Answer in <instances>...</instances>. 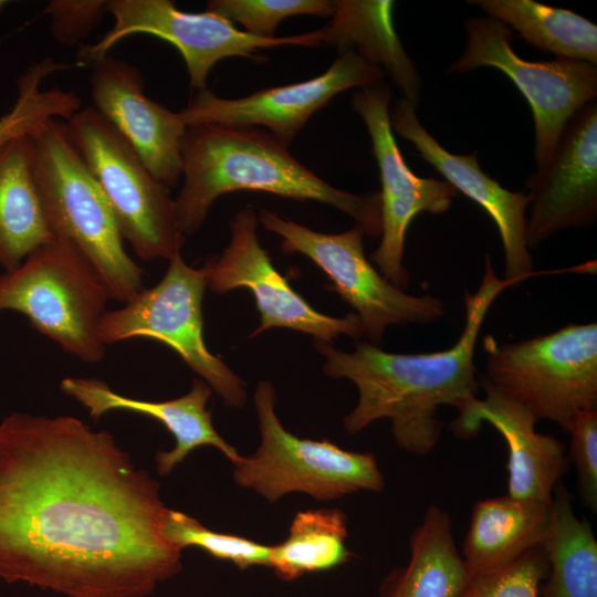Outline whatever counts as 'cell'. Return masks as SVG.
<instances>
[{
	"label": "cell",
	"instance_id": "cell-1",
	"mask_svg": "<svg viewBox=\"0 0 597 597\" xmlns=\"http://www.w3.org/2000/svg\"><path fill=\"white\" fill-rule=\"evenodd\" d=\"M159 484L72 416L0 421V578L65 597H147L181 567Z\"/></svg>",
	"mask_w": 597,
	"mask_h": 597
},
{
	"label": "cell",
	"instance_id": "cell-2",
	"mask_svg": "<svg viewBox=\"0 0 597 597\" xmlns=\"http://www.w3.org/2000/svg\"><path fill=\"white\" fill-rule=\"evenodd\" d=\"M514 283L500 279L491 258L474 293L464 292V326L449 348L419 354H397L378 345L359 342L353 352L331 343L314 341L325 359L326 375L355 384L358 401L344 418V427L355 434L379 419H390L396 443L405 451L423 455L438 443L443 422L441 406L457 410L476 397L481 388L474 354L483 322L496 297Z\"/></svg>",
	"mask_w": 597,
	"mask_h": 597
},
{
	"label": "cell",
	"instance_id": "cell-3",
	"mask_svg": "<svg viewBox=\"0 0 597 597\" xmlns=\"http://www.w3.org/2000/svg\"><path fill=\"white\" fill-rule=\"evenodd\" d=\"M181 176L184 184L174 199V210L184 237L201 228L217 198L233 191L318 201L348 214L365 235L375 238L381 232L379 192L358 195L331 186L259 127L187 126Z\"/></svg>",
	"mask_w": 597,
	"mask_h": 597
},
{
	"label": "cell",
	"instance_id": "cell-4",
	"mask_svg": "<svg viewBox=\"0 0 597 597\" xmlns=\"http://www.w3.org/2000/svg\"><path fill=\"white\" fill-rule=\"evenodd\" d=\"M32 142L34 178L52 233L84 256L111 300L129 302L144 289L143 270L127 253L114 212L66 123L50 121Z\"/></svg>",
	"mask_w": 597,
	"mask_h": 597
},
{
	"label": "cell",
	"instance_id": "cell-5",
	"mask_svg": "<svg viewBox=\"0 0 597 597\" xmlns=\"http://www.w3.org/2000/svg\"><path fill=\"white\" fill-rule=\"evenodd\" d=\"M480 381L525 407L536 420L567 431L575 416L597 406V324H568L513 343L482 338Z\"/></svg>",
	"mask_w": 597,
	"mask_h": 597
},
{
	"label": "cell",
	"instance_id": "cell-6",
	"mask_svg": "<svg viewBox=\"0 0 597 597\" xmlns=\"http://www.w3.org/2000/svg\"><path fill=\"white\" fill-rule=\"evenodd\" d=\"M108 292L70 242L55 238L0 275V311L24 315L40 334L84 363L104 358L98 326Z\"/></svg>",
	"mask_w": 597,
	"mask_h": 597
},
{
	"label": "cell",
	"instance_id": "cell-7",
	"mask_svg": "<svg viewBox=\"0 0 597 597\" xmlns=\"http://www.w3.org/2000/svg\"><path fill=\"white\" fill-rule=\"evenodd\" d=\"M275 401L273 385L260 380L254 406L261 443L254 454L240 455L232 463L238 485L254 490L271 503L291 492L334 500L359 491L383 490L384 475L373 453L294 436L279 420Z\"/></svg>",
	"mask_w": 597,
	"mask_h": 597
},
{
	"label": "cell",
	"instance_id": "cell-8",
	"mask_svg": "<svg viewBox=\"0 0 597 597\" xmlns=\"http://www.w3.org/2000/svg\"><path fill=\"white\" fill-rule=\"evenodd\" d=\"M66 126L135 254L144 261H169L180 253L184 235L169 189L123 135L93 106L78 109Z\"/></svg>",
	"mask_w": 597,
	"mask_h": 597
},
{
	"label": "cell",
	"instance_id": "cell-9",
	"mask_svg": "<svg viewBox=\"0 0 597 597\" xmlns=\"http://www.w3.org/2000/svg\"><path fill=\"white\" fill-rule=\"evenodd\" d=\"M161 280L143 289L119 308L105 311L98 336L106 346L135 337L170 347L226 405L241 408L247 401L243 380L206 346L202 300L207 287L205 266L188 265L176 254Z\"/></svg>",
	"mask_w": 597,
	"mask_h": 597
},
{
	"label": "cell",
	"instance_id": "cell-10",
	"mask_svg": "<svg viewBox=\"0 0 597 597\" xmlns=\"http://www.w3.org/2000/svg\"><path fill=\"white\" fill-rule=\"evenodd\" d=\"M259 222L282 238L284 253L311 259L359 318L362 335L379 344L391 325L427 324L443 316L442 300L407 294L386 280L366 258L364 230L355 224L342 233H323L261 209Z\"/></svg>",
	"mask_w": 597,
	"mask_h": 597
},
{
	"label": "cell",
	"instance_id": "cell-11",
	"mask_svg": "<svg viewBox=\"0 0 597 597\" xmlns=\"http://www.w3.org/2000/svg\"><path fill=\"white\" fill-rule=\"evenodd\" d=\"M464 27V51L447 72L494 67L511 78L533 114L536 167L545 166L568 121L596 101L597 66L562 57L542 62L524 60L512 48V30L488 15L469 18Z\"/></svg>",
	"mask_w": 597,
	"mask_h": 597
},
{
	"label": "cell",
	"instance_id": "cell-12",
	"mask_svg": "<svg viewBox=\"0 0 597 597\" xmlns=\"http://www.w3.org/2000/svg\"><path fill=\"white\" fill-rule=\"evenodd\" d=\"M107 12L114 17L113 28L95 44L86 46L83 61L92 63L106 56L126 36L150 34L171 43L182 55L190 85L207 88L213 65L232 56L263 62L261 49L282 45H322L320 30L290 36L261 38L239 30L230 20L213 13L185 12L169 0H107Z\"/></svg>",
	"mask_w": 597,
	"mask_h": 597
},
{
	"label": "cell",
	"instance_id": "cell-13",
	"mask_svg": "<svg viewBox=\"0 0 597 597\" xmlns=\"http://www.w3.org/2000/svg\"><path fill=\"white\" fill-rule=\"evenodd\" d=\"M390 100L389 85L379 80L356 91L352 105L366 125L381 182V239L371 260L386 280L405 291L410 281L404 265L410 222L420 212H446L457 190L446 180L419 177L408 167L392 133Z\"/></svg>",
	"mask_w": 597,
	"mask_h": 597
},
{
	"label": "cell",
	"instance_id": "cell-14",
	"mask_svg": "<svg viewBox=\"0 0 597 597\" xmlns=\"http://www.w3.org/2000/svg\"><path fill=\"white\" fill-rule=\"evenodd\" d=\"M258 216L251 208L240 210L231 220V239L220 256L206 263L207 287L223 294L247 289L254 297L261 322L255 336L269 328L284 327L310 334L314 341L332 343L339 335H362L355 313L334 317L316 311L274 268L258 238Z\"/></svg>",
	"mask_w": 597,
	"mask_h": 597
},
{
	"label": "cell",
	"instance_id": "cell-15",
	"mask_svg": "<svg viewBox=\"0 0 597 597\" xmlns=\"http://www.w3.org/2000/svg\"><path fill=\"white\" fill-rule=\"evenodd\" d=\"M384 76L379 67L356 53L346 52L318 76L264 88L244 97L223 98L208 88L197 91L180 114L187 126L264 127L289 146L311 116L335 95L353 87L362 88Z\"/></svg>",
	"mask_w": 597,
	"mask_h": 597
},
{
	"label": "cell",
	"instance_id": "cell-16",
	"mask_svg": "<svg viewBox=\"0 0 597 597\" xmlns=\"http://www.w3.org/2000/svg\"><path fill=\"white\" fill-rule=\"evenodd\" d=\"M530 213L526 244L533 249L559 231L597 219V103L582 107L566 124L548 163L526 182Z\"/></svg>",
	"mask_w": 597,
	"mask_h": 597
},
{
	"label": "cell",
	"instance_id": "cell-17",
	"mask_svg": "<svg viewBox=\"0 0 597 597\" xmlns=\"http://www.w3.org/2000/svg\"><path fill=\"white\" fill-rule=\"evenodd\" d=\"M91 64L93 107L123 135L165 187L176 186L181 176V144L187 128L180 112L145 95L137 66L107 55Z\"/></svg>",
	"mask_w": 597,
	"mask_h": 597
},
{
	"label": "cell",
	"instance_id": "cell-18",
	"mask_svg": "<svg viewBox=\"0 0 597 597\" xmlns=\"http://www.w3.org/2000/svg\"><path fill=\"white\" fill-rule=\"evenodd\" d=\"M416 105L400 97L389 112L392 130L409 140L419 156L434 167L457 191L479 205L493 220L503 247L504 280L514 284L533 274V258L526 244L524 191H511L484 172L475 154L447 150L420 123Z\"/></svg>",
	"mask_w": 597,
	"mask_h": 597
},
{
	"label": "cell",
	"instance_id": "cell-19",
	"mask_svg": "<svg viewBox=\"0 0 597 597\" xmlns=\"http://www.w3.org/2000/svg\"><path fill=\"white\" fill-rule=\"evenodd\" d=\"M484 397H473L457 411L450 427L458 438L475 437L484 422L504 439L509 450L507 495L551 504L556 485L569 469L565 446L536 431V418L521 404L480 381Z\"/></svg>",
	"mask_w": 597,
	"mask_h": 597
},
{
	"label": "cell",
	"instance_id": "cell-20",
	"mask_svg": "<svg viewBox=\"0 0 597 597\" xmlns=\"http://www.w3.org/2000/svg\"><path fill=\"white\" fill-rule=\"evenodd\" d=\"M61 390L84 406L92 418L98 419L114 410L148 416L159 421L174 437L176 444L170 451L156 453L160 475L172 469L200 446H213L232 463L240 457L214 429L207 402L211 387L201 378L192 381L191 389L184 396L166 401H147L123 396L112 390L106 383L96 378L65 377Z\"/></svg>",
	"mask_w": 597,
	"mask_h": 597
},
{
	"label": "cell",
	"instance_id": "cell-21",
	"mask_svg": "<svg viewBox=\"0 0 597 597\" xmlns=\"http://www.w3.org/2000/svg\"><path fill=\"white\" fill-rule=\"evenodd\" d=\"M551 523L552 503L507 494L475 502L461 554L469 580L542 546Z\"/></svg>",
	"mask_w": 597,
	"mask_h": 597
},
{
	"label": "cell",
	"instance_id": "cell-22",
	"mask_svg": "<svg viewBox=\"0 0 597 597\" xmlns=\"http://www.w3.org/2000/svg\"><path fill=\"white\" fill-rule=\"evenodd\" d=\"M394 1L337 0L331 21L318 29L322 45L339 54L353 52L379 67L418 106L421 78L394 27Z\"/></svg>",
	"mask_w": 597,
	"mask_h": 597
},
{
	"label": "cell",
	"instance_id": "cell-23",
	"mask_svg": "<svg viewBox=\"0 0 597 597\" xmlns=\"http://www.w3.org/2000/svg\"><path fill=\"white\" fill-rule=\"evenodd\" d=\"M410 556L381 582L379 597H459L469 575L447 511L431 504L409 540Z\"/></svg>",
	"mask_w": 597,
	"mask_h": 597
},
{
	"label": "cell",
	"instance_id": "cell-24",
	"mask_svg": "<svg viewBox=\"0 0 597 597\" xmlns=\"http://www.w3.org/2000/svg\"><path fill=\"white\" fill-rule=\"evenodd\" d=\"M54 239L34 178L32 137L17 138L0 149V265L12 271Z\"/></svg>",
	"mask_w": 597,
	"mask_h": 597
},
{
	"label": "cell",
	"instance_id": "cell-25",
	"mask_svg": "<svg viewBox=\"0 0 597 597\" xmlns=\"http://www.w3.org/2000/svg\"><path fill=\"white\" fill-rule=\"evenodd\" d=\"M542 546L548 572L540 597H597V541L587 520L575 514L562 481L553 493L552 523Z\"/></svg>",
	"mask_w": 597,
	"mask_h": 597
},
{
	"label": "cell",
	"instance_id": "cell-26",
	"mask_svg": "<svg viewBox=\"0 0 597 597\" xmlns=\"http://www.w3.org/2000/svg\"><path fill=\"white\" fill-rule=\"evenodd\" d=\"M468 3L517 31L540 51L597 65V25L570 10L534 0H471Z\"/></svg>",
	"mask_w": 597,
	"mask_h": 597
},
{
	"label": "cell",
	"instance_id": "cell-27",
	"mask_svg": "<svg viewBox=\"0 0 597 597\" xmlns=\"http://www.w3.org/2000/svg\"><path fill=\"white\" fill-rule=\"evenodd\" d=\"M346 538L347 520L343 511L316 509L298 512L286 540L272 546L270 567L283 580L334 568L352 556Z\"/></svg>",
	"mask_w": 597,
	"mask_h": 597
},
{
	"label": "cell",
	"instance_id": "cell-28",
	"mask_svg": "<svg viewBox=\"0 0 597 597\" xmlns=\"http://www.w3.org/2000/svg\"><path fill=\"white\" fill-rule=\"evenodd\" d=\"M67 67L51 57L33 63L18 82V96L11 109L0 117V149L12 140L33 137L52 119H70L81 109L80 97L61 88L42 90L43 80Z\"/></svg>",
	"mask_w": 597,
	"mask_h": 597
},
{
	"label": "cell",
	"instance_id": "cell-29",
	"mask_svg": "<svg viewBox=\"0 0 597 597\" xmlns=\"http://www.w3.org/2000/svg\"><path fill=\"white\" fill-rule=\"evenodd\" d=\"M165 533L180 551L197 547L214 558L229 561L241 569L251 566L270 567L272 546L238 535L213 532L179 511H168Z\"/></svg>",
	"mask_w": 597,
	"mask_h": 597
},
{
	"label": "cell",
	"instance_id": "cell-30",
	"mask_svg": "<svg viewBox=\"0 0 597 597\" xmlns=\"http://www.w3.org/2000/svg\"><path fill=\"white\" fill-rule=\"evenodd\" d=\"M335 1L329 0H212L207 11L240 23L245 32L274 38L280 22L292 15H332Z\"/></svg>",
	"mask_w": 597,
	"mask_h": 597
},
{
	"label": "cell",
	"instance_id": "cell-31",
	"mask_svg": "<svg viewBox=\"0 0 597 597\" xmlns=\"http://www.w3.org/2000/svg\"><path fill=\"white\" fill-rule=\"evenodd\" d=\"M547 572L546 553L537 546L502 568L470 579L459 597H540Z\"/></svg>",
	"mask_w": 597,
	"mask_h": 597
},
{
	"label": "cell",
	"instance_id": "cell-32",
	"mask_svg": "<svg viewBox=\"0 0 597 597\" xmlns=\"http://www.w3.org/2000/svg\"><path fill=\"white\" fill-rule=\"evenodd\" d=\"M570 434L568 460L577 472L583 505L597 512V410L578 412L567 431Z\"/></svg>",
	"mask_w": 597,
	"mask_h": 597
},
{
	"label": "cell",
	"instance_id": "cell-33",
	"mask_svg": "<svg viewBox=\"0 0 597 597\" xmlns=\"http://www.w3.org/2000/svg\"><path fill=\"white\" fill-rule=\"evenodd\" d=\"M105 12L107 1L103 0H53L44 9L52 36L63 45L87 38Z\"/></svg>",
	"mask_w": 597,
	"mask_h": 597
},
{
	"label": "cell",
	"instance_id": "cell-34",
	"mask_svg": "<svg viewBox=\"0 0 597 597\" xmlns=\"http://www.w3.org/2000/svg\"><path fill=\"white\" fill-rule=\"evenodd\" d=\"M9 1L0 0V13L3 11V9L8 6Z\"/></svg>",
	"mask_w": 597,
	"mask_h": 597
}]
</instances>
